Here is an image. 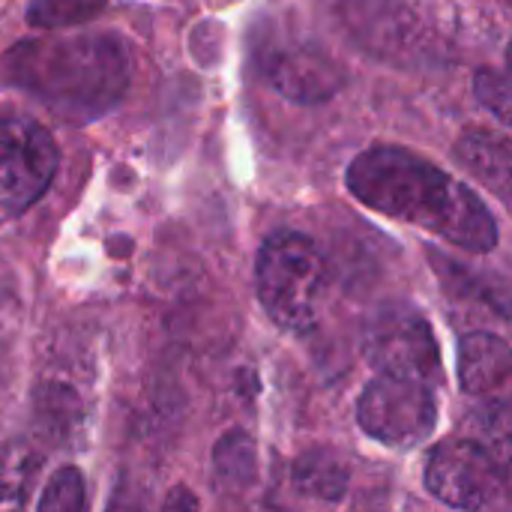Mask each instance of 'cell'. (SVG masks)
I'll use <instances>...</instances> for the list:
<instances>
[{
    "mask_svg": "<svg viewBox=\"0 0 512 512\" xmlns=\"http://www.w3.org/2000/svg\"><path fill=\"white\" fill-rule=\"evenodd\" d=\"M105 512H147V510H144V504H141V501H138L132 492H126V489H117Z\"/></svg>",
    "mask_w": 512,
    "mask_h": 512,
    "instance_id": "18",
    "label": "cell"
},
{
    "mask_svg": "<svg viewBox=\"0 0 512 512\" xmlns=\"http://www.w3.org/2000/svg\"><path fill=\"white\" fill-rule=\"evenodd\" d=\"M258 297L270 321L288 333H309L318 324L327 294V261L297 231L273 234L258 252Z\"/></svg>",
    "mask_w": 512,
    "mask_h": 512,
    "instance_id": "3",
    "label": "cell"
},
{
    "mask_svg": "<svg viewBox=\"0 0 512 512\" xmlns=\"http://www.w3.org/2000/svg\"><path fill=\"white\" fill-rule=\"evenodd\" d=\"M363 351L384 378L435 384L441 378V354L429 321L411 309L390 306L372 315L363 333Z\"/></svg>",
    "mask_w": 512,
    "mask_h": 512,
    "instance_id": "4",
    "label": "cell"
},
{
    "mask_svg": "<svg viewBox=\"0 0 512 512\" xmlns=\"http://www.w3.org/2000/svg\"><path fill=\"white\" fill-rule=\"evenodd\" d=\"M510 345L495 333H471L459 345V384L465 393H495L510 381Z\"/></svg>",
    "mask_w": 512,
    "mask_h": 512,
    "instance_id": "9",
    "label": "cell"
},
{
    "mask_svg": "<svg viewBox=\"0 0 512 512\" xmlns=\"http://www.w3.org/2000/svg\"><path fill=\"white\" fill-rule=\"evenodd\" d=\"M357 420L375 441L408 450L432 438L438 426V402L426 384L381 375L363 390Z\"/></svg>",
    "mask_w": 512,
    "mask_h": 512,
    "instance_id": "6",
    "label": "cell"
},
{
    "mask_svg": "<svg viewBox=\"0 0 512 512\" xmlns=\"http://www.w3.org/2000/svg\"><path fill=\"white\" fill-rule=\"evenodd\" d=\"M261 69L276 93L291 102L315 105L339 93L345 75L339 63L312 42H270L261 57Z\"/></svg>",
    "mask_w": 512,
    "mask_h": 512,
    "instance_id": "8",
    "label": "cell"
},
{
    "mask_svg": "<svg viewBox=\"0 0 512 512\" xmlns=\"http://www.w3.org/2000/svg\"><path fill=\"white\" fill-rule=\"evenodd\" d=\"M258 512H291V510H285V507H261Z\"/></svg>",
    "mask_w": 512,
    "mask_h": 512,
    "instance_id": "19",
    "label": "cell"
},
{
    "mask_svg": "<svg viewBox=\"0 0 512 512\" xmlns=\"http://www.w3.org/2000/svg\"><path fill=\"white\" fill-rule=\"evenodd\" d=\"M477 99L501 120L510 123V81L501 72L483 69L477 75Z\"/></svg>",
    "mask_w": 512,
    "mask_h": 512,
    "instance_id": "16",
    "label": "cell"
},
{
    "mask_svg": "<svg viewBox=\"0 0 512 512\" xmlns=\"http://www.w3.org/2000/svg\"><path fill=\"white\" fill-rule=\"evenodd\" d=\"M294 489L306 498L315 501H342L351 483V471L348 462H342L336 453L330 450H309L294 462L291 471Z\"/></svg>",
    "mask_w": 512,
    "mask_h": 512,
    "instance_id": "11",
    "label": "cell"
},
{
    "mask_svg": "<svg viewBox=\"0 0 512 512\" xmlns=\"http://www.w3.org/2000/svg\"><path fill=\"white\" fill-rule=\"evenodd\" d=\"M213 468L219 483L231 486V489H243L255 480L258 474V453H255V441L234 429L228 435H222V441L213 450Z\"/></svg>",
    "mask_w": 512,
    "mask_h": 512,
    "instance_id": "13",
    "label": "cell"
},
{
    "mask_svg": "<svg viewBox=\"0 0 512 512\" xmlns=\"http://www.w3.org/2000/svg\"><path fill=\"white\" fill-rule=\"evenodd\" d=\"M345 183L369 210L417 225L468 252L498 246V222L474 189L402 147H372L360 153Z\"/></svg>",
    "mask_w": 512,
    "mask_h": 512,
    "instance_id": "1",
    "label": "cell"
},
{
    "mask_svg": "<svg viewBox=\"0 0 512 512\" xmlns=\"http://www.w3.org/2000/svg\"><path fill=\"white\" fill-rule=\"evenodd\" d=\"M426 486L456 510L486 512L504 498V471L477 441H447L429 459Z\"/></svg>",
    "mask_w": 512,
    "mask_h": 512,
    "instance_id": "7",
    "label": "cell"
},
{
    "mask_svg": "<svg viewBox=\"0 0 512 512\" xmlns=\"http://www.w3.org/2000/svg\"><path fill=\"white\" fill-rule=\"evenodd\" d=\"M36 459L24 444H0V512H27Z\"/></svg>",
    "mask_w": 512,
    "mask_h": 512,
    "instance_id": "12",
    "label": "cell"
},
{
    "mask_svg": "<svg viewBox=\"0 0 512 512\" xmlns=\"http://www.w3.org/2000/svg\"><path fill=\"white\" fill-rule=\"evenodd\" d=\"M108 0H36L27 9L30 24L39 27H66L78 21H90Z\"/></svg>",
    "mask_w": 512,
    "mask_h": 512,
    "instance_id": "14",
    "label": "cell"
},
{
    "mask_svg": "<svg viewBox=\"0 0 512 512\" xmlns=\"http://www.w3.org/2000/svg\"><path fill=\"white\" fill-rule=\"evenodd\" d=\"M459 162L501 198L510 195L512 153L510 141L489 129H468L456 144Z\"/></svg>",
    "mask_w": 512,
    "mask_h": 512,
    "instance_id": "10",
    "label": "cell"
},
{
    "mask_svg": "<svg viewBox=\"0 0 512 512\" xmlns=\"http://www.w3.org/2000/svg\"><path fill=\"white\" fill-rule=\"evenodd\" d=\"M3 78L66 123H90L123 99L132 60L114 33L27 39L3 54Z\"/></svg>",
    "mask_w": 512,
    "mask_h": 512,
    "instance_id": "2",
    "label": "cell"
},
{
    "mask_svg": "<svg viewBox=\"0 0 512 512\" xmlns=\"http://www.w3.org/2000/svg\"><path fill=\"white\" fill-rule=\"evenodd\" d=\"M162 512H198V498H195L186 486H177V489L168 495Z\"/></svg>",
    "mask_w": 512,
    "mask_h": 512,
    "instance_id": "17",
    "label": "cell"
},
{
    "mask_svg": "<svg viewBox=\"0 0 512 512\" xmlns=\"http://www.w3.org/2000/svg\"><path fill=\"white\" fill-rule=\"evenodd\" d=\"M60 153L33 120H0V225L33 207L57 174Z\"/></svg>",
    "mask_w": 512,
    "mask_h": 512,
    "instance_id": "5",
    "label": "cell"
},
{
    "mask_svg": "<svg viewBox=\"0 0 512 512\" xmlns=\"http://www.w3.org/2000/svg\"><path fill=\"white\" fill-rule=\"evenodd\" d=\"M39 512H84V480L75 468H63L48 480Z\"/></svg>",
    "mask_w": 512,
    "mask_h": 512,
    "instance_id": "15",
    "label": "cell"
}]
</instances>
